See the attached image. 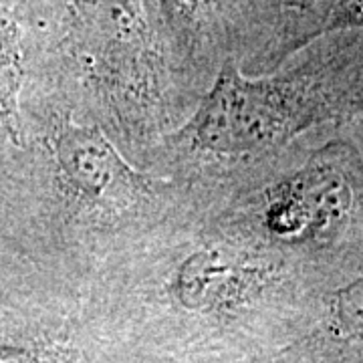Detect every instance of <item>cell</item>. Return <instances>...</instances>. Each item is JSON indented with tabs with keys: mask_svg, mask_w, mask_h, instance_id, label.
<instances>
[{
	"mask_svg": "<svg viewBox=\"0 0 363 363\" xmlns=\"http://www.w3.org/2000/svg\"><path fill=\"white\" fill-rule=\"evenodd\" d=\"M337 317L347 333L363 339V279L339 291Z\"/></svg>",
	"mask_w": 363,
	"mask_h": 363,
	"instance_id": "cell-6",
	"label": "cell"
},
{
	"mask_svg": "<svg viewBox=\"0 0 363 363\" xmlns=\"http://www.w3.org/2000/svg\"><path fill=\"white\" fill-rule=\"evenodd\" d=\"M169 4L190 21L206 18L216 13L218 0H168Z\"/></svg>",
	"mask_w": 363,
	"mask_h": 363,
	"instance_id": "cell-7",
	"label": "cell"
},
{
	"mask_svg": "<svg viewBox=\"0 0 363 363\" xmlns=\"http://www.w3.org/2000/svg\"><path fill=\"white\" fill-rule=\"evenodd\" d=\"M240 277V262L226 248H208L186 260L178 291L188 305H210L230 293Z\"/></svg>",
	"mask_w": 363,
	"mask_h": 363,
	"instance_id": "cell-3",
	"label": "cell"
},
{
	"mask_svg": "<svg viewBox=\"0 0 363 363\" xmlns=\"http://www.w3.org/2000/svg\"><path fill=\"white\" fill-rule=\"evenodd\" d=\"M307 119L291 87L252 83L228 63L184 135L202 150L245 154L285 142Z\"/></svg>",
	"mask_w": 363,
	"mask_h": 363,
	"instance_id": "cell-1",
	"label": "cell"
},
{
	"mask_svg": "<svg viewBox=\"0 0 363 363\" xmlns=\"http://www.w3.org/2000/svg\"><path fill=\"white\" fill-rule=\"evenodd\" d=\"M297 13L309 37L331 28L363 26V0H297Z\"/></svg>",
	"mask_w": 363,
	"mask_h": 363,
	"instance_id": "cell-5",
	"label": "cell"
},
{
	"mask_svg": "<svg viewBox=\"0 0 363 363\" xmlns=\"http://www.w3.org/2000/svg\"><path fill=\"white\" fill-rule=\"evenodd\" d=\"M57 157L71 186L101 204H128L142 180L99 131L67 125L57 142Z\"/></svg>",
	"mask_w": 363,
	"mask_h": 363,
	"instance_id": "cell-2",
	"label": "cell"
},
{
	"mask_svg": "<svg viewBox=\"0 0 363 363\" xmlns=\"http://www.w3.org/2000/svg\"><path fill=\"white\" fill-rule=\"evenodd\" d=\"M18 87L21 63L13 26L0 18V123L11 131H18Z\"/></svg>",
	"mask_w": 363,
	"mask_h": 363,
	"instance_id": "cell-4",
	"label": "cell"
}]
</instances>
